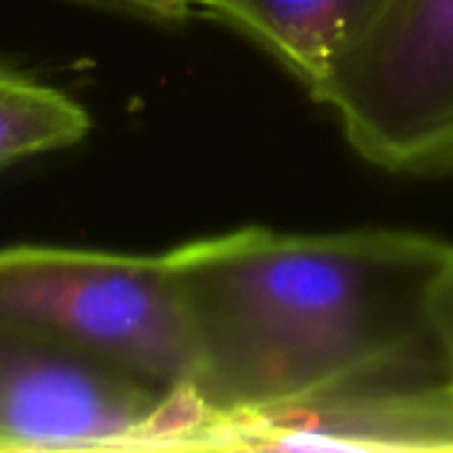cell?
Returning <instances> with one entry per match:
<instances>
[{"label": "cell", "mask_w": 453, "mask_h": 453, "mask_svg": "<svg viewBox=\"0 0 453 453\" xmlns=\"http://www.w3.org/2000/svg\"><path fill=\"white\" fill-rule=\"evenodd\" d=\"M82 3L104 5L157 21H180L194 11V0H82Z\"/></svg>", "instance_id": "cell-8"}, {"label": "cell", "mask_w": 453, "mask_h": 453, "mask_svg": "<svg viewBox=\"0 0 453 453\" xmlns=\"http://www.w3.org/2000/svg\"><path fill=\"white\" fill-rule=\"evenodd\" d=\"M393 173L453 170V0H388L308 90Z\"/></svg>", "instance_id": "cell-3"}, {"label": "cell", "mask_w": 453, "mask_h": 453, "mask_svg": "<svg viewBox=\"0 0 453 453\" xmlns=\"http://www.w3.org/2000/svg\"><path fill=\"white\" fill-rule=\"evenodd\" d=\"M165 260L191 329L204 449L324 398L453 382L438 324L453 244L441 239L242 228Z\"/></svg>", "instance_id": "cell-1"}, {"label": "cell", "mask_w": 453, "mask_h": 453, "mask_svg": "<svg viewBox=\"0 0 453 453\" xmlns=\"http://www.w3.org/2000/svg\"><path fill=\"white\" fill-rule=\"evenodd\" d=\"M204 449L191 395L0 324V451Z\"/></svg>", "instance_id": "cell-4"}, {"label": "cell", "mask_w": 453, "mask_h": 453, "mask_svg": "<svg viewBox=\"0 0 453 453\" xmlns=\"http://www.w3.org/2000/svg\"><path fill=\"white\" fill-rule=\"evenodd\" d=\"M90 122L69 96L0 72V170L85 138Z\"/></svg>", "instance_id": "cell-7"}, {"label": "cell", "mask_w": 453, "mask_h": 453, "mask_svg": "<svg viewBox=\"0 0 453 453\" xmlns=\"http://www.w3.org/2000/svg\"><path fill=\"white\" fill-rule=\"evenodd\" d=\"M438 324H441L446 350L453 361V260L441 279V287H438Z\"/></svg>", "instance_id": "cell-9"}, {"label": "cell", "mask_w": 453, "mask_h": 453, "mask_svg": "<svg viewBox=\"0 0 453 453\" xmlns=\"http://www.w3.org/2000/svg\"><path fill=\"white\" fill-rule=\"evenodd\" d=\"M226 449H453V382L324 398L236 430Z\"/></svg>", "instance_id": "cell-5"}, {"label": "cell", "mask_w": 453, "mask_h": 453, "mask_svg": "<svg viewBox=\"0 0 453 453\" xmlns=\"http://www.w3.org/2000/svg\"><path fill=\"white\" fill-rule=\"evenodd\" d=\"M388 0H194L207 16L263 45L308 90L361 37Z\"/></svg>", "instance_id": "cell-6"}, {"label": "cell", "mask_w": 453, "mask_h": 453, "mask_svg": "<svg viewBox=\"0 0 453 453\" xmlns=\"http://www.w3.org/2000/svg\"><path fill=\"white\" fill-rule=\"evenodd\" d=\"M0 324L188 395L194 342L162 257L13 247L0 252Z\"/></svg>", "instance_id": "cell-2"}]
</instances>
